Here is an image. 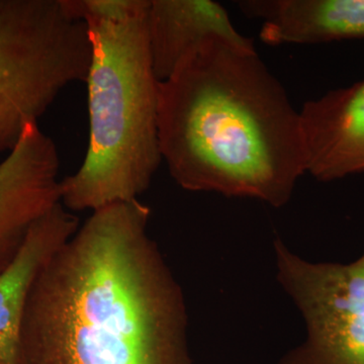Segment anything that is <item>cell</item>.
Segmentation results:
<instances>
[{"instance_id":"obj_10","label":"cell","mask_w":364,"mask_h":364,"mask_svg":"<svg viewBox=\"0 0 364 364\" xmlns=\"http://www.w3.org/2000/svg\"><path fill=\"white\" fill-rule=\"evenodd\" d=\"M147 30L151 61L159 82L167 80L181 60L208 38L252 42L236 30L226 9L213 0H150Z\"/></svg>"},{"instance_id":"obj_7","label":"cell","mask_w":364,"mask_h":364,"mask_svg":"<svg viewBox=\"0 0 364 364\" xmlns=\"http://www.w3.org/2000/svg\"><path fill=\"white\" fill-rule=\"evenodd\" d=\"M299 112L306 173L323 182L364 174V79L309 100Z\"/></svg>"},{"instance_id":"obj_5","label":"cell","mask_w":364,"mask_h":364,"mask_svg":"<svg viewBox=\"0 0 364 364\" xmlns=\"http://www.w3.org/2000/svg\"><path fill=\"white\" fill-rule=\"evenodd\" d=\"M273 251L277 282L306 332L277 364H364V252L349 263L312 262L280 238Z\"/></svg>"},{"instance_id":"obj_6","label":"cell","mask_w":364,"mask_h":364,"mask_svg":"<svg viewBox=\"0 0 364 364\" xmlns=\"http://www.w3.org/2000/svg\"><path fill=\"white\" fill-rule=\"evenodd\" d=\"M59 169L56 145L39 124H30L0 162V272L33 225L61 203Z\"/></svg>"},{"instance_id":"obj_2","label":"cell","mask_w":364,"mask_h":364,"mask_svg":"<svg viewBox=\"0 0 364 364\" xmlns=\"http://www.w3.org/2000/svg\"><path fill=\"white\" fill-rule=\"evenodd\" d=\"M162 161L181 188L282 208L306 173L301 112L253 42L208 38L159 83Z\"/></svg>"},{"instance_id":"obj_9","label":"cell","mask_w":364,"mask_h":364,"mask_svg":"<svg viewBox=\"0 0 364 364\" xmlns=\"http://www.w3.org/2000/svg\"><path fill=\"white\" fill-rule=\"evenodd\" d=\"M242 13L261 21L269 45L364 39V0H247Z\"/></svg>"},{"instance_id":"obj_4","label":"cell","mask_w":364,"mask_h":364,"mask_svg":"<svg viewBox=\"0 0 364 364\" xmlns=\"http://www.w3.org/2000/svg\"><path fill=\"white\" fill-rule=\"evenodd\" d=\"M87 25L65 0H0V154H9L67 86L85 82Z\"/></svg>"},{"instance_id":"obj_3","label":"cell","mask_w":364,"mask_h":364,"mask_svg":"<svg viewBox=\"0 0 364 364\" xmlns=\"http://www.w3.org/2000/svg\"><path fill=\"white\" fill-rule=\"evenodd\" d=\"M149 4L126 21H85L91 46L85 81L90 139L81 166L60 181V200L71 212L138 200L162 162Z\"/></svg>"},{"instance_id":"obj_8","label":"cell","mask_w":364,"mask_h":364,"mask_svg":"<svg viewBox=\"0 0 364 364\" xmlns=\"http://www.w3.org/2000/svg\"><path fill=\"white\" fill-rule=\"evenodd\" d=\"M80 226L61 203L36 223L14 260L0 272V364H18L21 325L43 268Z\"/></svg>"},{"instance_id":"obj_1","label":"cell","mask_w":364,"mask_h":364,"mask_svg":"<svg viewBox=\"0 0 364 364\" xmlns=\"http://www.w3.org/2000/svg\"><path fill=\"white\" fill-rule=\"evenodd\" d=\"M139 200L91 212L33 284L18 364H195L186 298Z\"/></svg>"},{"instance_id":"obj_11","label":"cell","mask_w":364,"mask_h":364,"mask_svg":"<svg viewBox=\"0 0 364 364\" xmlns=\"http://www.w3.org/2000/svg\"><path fill=\"white\" fill-rule=\"evenodd\" d=\"M69 11L80 20L122 21L142 11L149 0H65Z\"/></svg>"}]
</instances>
